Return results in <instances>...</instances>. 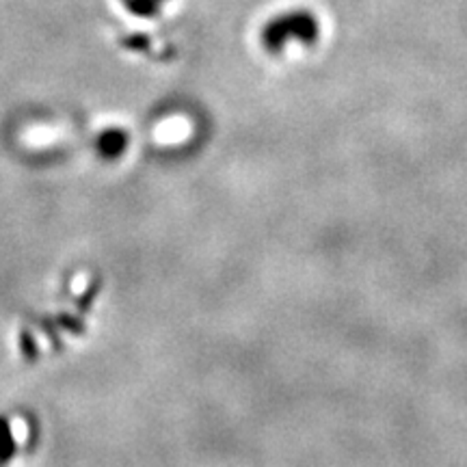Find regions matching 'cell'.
I'll use <instances>...</instances> for the list:
<instances>
[{"instance_id":"obj_1","label":"cell","mask_w":467,"mask_h":467,"mask_svg":"<svg viewBox=\"0 0 467 467\" xmlns=\"http://www.w3.org/2000/svg\"><path fill=\"white\" fill-rule=\"evenodd\" d=\"M262 39H265L266 48L273 52L282 50L290 39H296V42L303 44H314L318 39V22L307 11L285 14L268 22L265 33H262Z\"/></svg>"},{"instance_id":"obj_2","label":"cell","mask_w":467,"mask_h":467,"mask_svg":"<svg viewBox=\"0 0 467 467\" xmlns=\"http://www.w3.org/2000/svg\"><path fill=\"white\" fill-rule=\"evenodd\" d=\"M126 143H128L126 132L107 130L100 137V151L107 156V159H115V156H119L121 151L126 150Z\"/></svg>"},{"instance_id":"obj_3","label":"cell","mask_w":467,"mask_h":467,"mask_svg":"<svg viewBox=\"0 0 467 467\" xmlns=\"http://www.w3.org/2000/svg\"><path fill=\"white\" fill-rule=\"evenodd\" d=\"M16 452V440L14 433H11V426L7 420L0 418V463L9 461Z\"/></svg>"},{"instance_id":"obj_4","label":"cell","mask_w":467,"mask_h":467,"mask_svg":"<svg viewBox=\"0 0 467 467\" xmlns=\"http://www.w3.org/2000/svg\"><path fill=\"white\" fill-rule=\"evenodd\" d=\"M126 7L139 16H151L156 11L154 0H124Z\"/></svg>"},{"instance_id":"obj_5","label":"cell","mask_w":467,"mask_h":467,"mask_svg":"<svg viewBox=\"0 0 467 467\" xmlns=\"http://www.w3.org/2000/svg\"><path fill=\"white\" fill-rule=\"evenodd\" d=\"M20 342H22V350H25V355L26 358H37V347H35V342H33V337L26 334H22L20 336Z\"/></svg>"},{"instance_id":"obj_6","label":"cell","mask_w":467,"mask_h":467,"mask_svg":"<svg viewBox=\"0 0 467 467\" xmlns=\"http://www.w3.org/2000/svg\"><path fill=\"white\" fill-rule=\"evenodd\" d=\"M161 137H178V134L184 132L182 124H165L161 128Z\"/></svg>"},{"instance_id":"obj_7","label":"cell","mask_w":467,"mask_h":467,"mask_svg":"<svg viewBox=\"0 0 467 467\" xmlns=\"http://www.w3.org/2000/svg\"><path fill=\"white\" fill-rule=\"evenodd\" d=\"M124 46H128V48H145V46H148V37H139V35H134V37L126 39Z\"/></svg>"},{"instance_id":"obj_8","label":"cell","mask_w":467,"mask_h":467,"mask_svg":"<svg viewBox=\"0 0 467 467\" xmlns=\"http://www.w3.org/2000/svg\"><path fill=\"white\" fill-rule=\"evenodd\" d=\"M61 323L66 325L69 331H74V334H83V325H80V323H76L74 318H67V317H63V318H61Z\"/></svg>"}]
</instances>
